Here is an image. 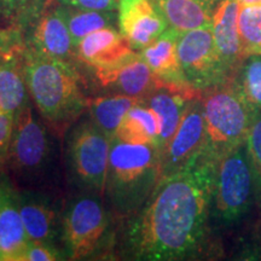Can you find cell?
Masks as SVG:
<instances>
[{
	"label": "cell",
	"mask_w": 261,
	"mask_h": 261,
	"mask_svg": "<svg viewBox=\"0 0 261 261\" xmlns=\"http://www.w3.org/2000/svg\"><path fill=\"white\" fill-rule=\"evenodd\" d=\"M138 102L136 98L121 93L98 97L89 102L91 121L113 139L126 114Z\"/></svg>",
	"instance_id": "603a6c76"
},
{
	"label": "cell",
	"mask_w": 261,
	"mask_h": 261,
	"mask_svg": "<svg viewBox=\"0 0 261 261\" xmlns=\"http://www.w3.org/2000/svg\"><path fill=\"white\" fill-rule=\"evenodd\" d=\"M238 34L244 57L261 55V5H240Z\"/></svg>",
	"instance_id": "484cf974"
},
{
	"label": "cell",
	"mask_w": 261,
	"mask_h": 261,
	"mask_svg": "<svg viewBox=\"0 0 261 261\" xmlns=\"http://www.w3.org/2000/svg\"><path fill=\"white\" fill-rule=\"evenodd\" d=\"M169 27L184 33L212 27L214 4L208 0H152Z\"/></svg>",
	"instance_id": "d6986e66"
},
{
	"label": "cell",
	"mask_w": 261,
	"mask_h": 261,
	"mask_svg": "<svg viewBox=\"0 0 261 261\" xmlns=\"http://www.w3.org/2000/svg\"><path fill=\"white\" fill-rule=\"evenodd\" d=\"M246 148L253 168L255 191L261 196V114L253 117L246 138Z\"/></svg>",
	"instance_id": "83f0119b"
},
{
	"label": "cell",
	"mask_w": 261,
	"mask_h": 261,
	"mask_svg": "<svg viewBox=\"0 0 261 261\" xmlns=\"http://www.w3.org/2000/svg\"><path fill=\"white\" fill-rule=\"evenodd\" d=\"M63 259L61 253L58 252L51 243L32 242L29 241L27 249L24 252L23 261H56Z\"/></svg>",
	"instance_id": "4dcf8cb0"
},
{
	"label": "cell",
	"mask_w": 261,
	"mask_h": 261,
	"mask_svg": "<svg viewBox=\"0 0 261 261\" xmlns=\"http://www.w3.org/2000/svg\"><path fill=\"white\" fill-rule=\"evenodd\" d=\"M96 76L104 87H113L121 94L136 98L139 102L159 87L155 74L139 52H136L119 67Z\"/></svg>",
	"instance_id": "e0dca14e"
},
{
	"label": "cell",
	"mask_w": 261,
	"mask_h": 261,
	"mask_svg": "<svg viewBox=\"0 0 261 261\" xmlns=\"http://www.w3.org/2000/svg\"><path fill=\"white\" fill-rule=\"evenodd\" d=\"M218 159L204 150L180 171L161 178L129 225L137 260H181L198 252L207 233Z\"/></svg>",
	"instance_id": "6da1fadb"
},
{
	"label": "cell",
	"mask_w": 261,
	"mask_h": 261,
	"mask_svg": "<svg viewBox=\"0 0 261 261\" xmlns=\"http://www.w3.org/2000/svg\"><path fill=\"white\" fill-rule=\"evenodd\" d=\"M112 140L92 121L77 126L70 138L69 160L75 177L99 194L106 192Z\"/></svg>",
	"instance_id": "52a82bcc"
},
{
	"label": "cell",
	"mask_w": 261,
	"mask_h": 261,
	"mask_svg": "<svg viewBox=\"0 0 261 261\" xmlns=\"http://www.w3.org/2000/svg\"><path fill=\"white\" fill-rule=\"evenodd\" d=\"M19 212L25 233L32 242L52 243L56 232V213L50 205L34 197L18 194Z\"/></svg>",
	"instance_id": "7402d4cb"
},
{
	"label": "cell",
	"mask_w": 261,
	"mask_h": 261,
	"mask_svg": "<svg viewBox=\"0 0 261 261\" xmlns=\"http://www.w3.org/2000/svg\"><path fill=\"white\" fill-rule=\"evenodd\" d=\"M108 227L102 203L93 197H81L67 211L63 221L64 241L70 259L80 260L96 249Z\"/></svg>",
	"instance_id": "ba28073f"
},
{
	"label": "cell",
	"mask_w": 261,
	"mask_h": 261,
	"mask_svg": "<svg viewBox=\"0 0 261 261\" xmlns=\"http://www.w3.org/2000/svg\"><path fill=\"white\" fill-rule=\"evenodd\" d=\"M58 6L69 29L75 47L91 33L107 27H113L114 23L117 22V14L115 11L84 10L71 8V6L60 4V3H58Z\"/></svg>",
	"instance_id": "cb8c5ba5"
},
{
	"label": "cell",
	"mask_w": 261,
	"mask_h": 261,
	"mask_svg": "<svg viewBox=\"0 0 261 261\" xmlns=\"http://www.w3.org/2000/svg\"><path fill=\"white\" fill-rule=\"evenodd\" d=\"M180 32L168 27L160 37L148 46L142 48L139 52L152 73L159 81V86L171 87L181 91L191 96H202L201 92L195 90L188 80L180 68L178 57V39Z\"/></svg>",
	"instance_id": "7c38bea8"
},
{
	"label": "cell",
	"mask_w": 261,
	"mask_h": 261,
	"mask_svg": "<svg viewBox=\"0 0 261 261\" xmlns=\"http://www.w3.org/2000/svg\"><path fill=\"white\" fill-rule=\"evenodd\" d=\"M60 4L71 8L96 11H117L119 0H56Z\"/></svg>",
	"instance_id": "1f68e13d"
},
{
	"label": "cell",
	"mask_w": 261,
	"mask_h": 261,
	"mask_svg": "<svg viewBox=\"0 0 261 261\" xmlns=\"http://www.w3.org/2000/svg\"><path fill=\"white\" fill-rule=\"evenodd\" d=\"M51 0L37 17L28 46L64 62L73 63L76 52L70 32L60 11V6H48ZM74 64V63H73Z\"/></svg>",
	"instance_id": "9a60e30c"
},
{
	"label": "cell",
	"mask_w": 261,
	"mask_h": 261,
	"mask_svg": "<svg viewBox=\"0 0 261 261\" xmlns=\"http://www.w3.org/2000/svg\"><path fill=\"white\" fill-rule=\"evenodd\" d=\"M50 151L45 127L33 115L29 104L15 117L8 163L21 172H33L44 165Z\"/></svg>",
	"instance_id": "30bf717a"
},
{
	"label": "cell",
	"mask_w": 261,
	"mask_h": 261,
	"mask_svg": "<svg viewBox=\"0 0 261 261\" xmlns=\"http://www.w3.org/2000/svg\"><path fill=\"white\" fill-rule=\"evenodd\" d=\"M238 0H220L215 6L212 22L215 47L230 79H232L244 58L238 34Z\"/></svg>",
	"instance_id": "2e32d148"
},
{
	"label": "cell",
	"mask_w": 261,
	"mask_h": 261,
	"mask_svg": "<svg viewBox=\"0 0 261 261\" xmlns=\"http://www.w3.org/2000/svg\"><path fill=\"white\" fill-rule=\"evenodd\" d=\"M114 138L132 144H154L160 148L159 117L145 104L136 103L126 114Z\"/></svg>",
	"instance_id": "44dd1931"
},
{
	"label": "cell",
	"mask_w": 261,
	"mask_h": 261,
	"mask_svg": "<svg viewBox=\"0 0 261 261\" xmlns=\"http://www.w3.org/2000/svg\"><path fill=\"white\" fill-rule=\"evenodd\" d=\"M76 60L92 68L94 74L112 70L130 58L137 51L121 32L107 27L91 33L75 47Z\"/></svg>",
	"instance_id": "4fadbf2b"
},
{
	"label": "cell",
	"mask_w": 261,
	"mask_h": 261,
	"mask_svg": "<svg viewBox=\"0 0 261 261\" xmlns=\"http://www.w3.org/2000/svg\"><path fill=\"white\" fill-rule=\"evenodd\" d=\"M208 2H211V3H213V4H215V2H217V0H208Z\"/></svg>",
	"instance_id": "836d02e7"
},
{
	"label": "cell",
	"mask_w": 261,
	"mask_h": 261,
	"mask_svg": "<svg viewBox=\"0 0 261 261\" xmlns=\"http://www.w3.org/2000/svg\"><path fill=\"white\" fill-rule=\"evenodd\" d=\"M24 51L0 57V110L15 117L27 104Z\"/></svg>",
	"instance_id": "ffe728a7"
},
{
	"label": "cell",
	"mask_w": 261,
	"mask_h": 261,
	"mask_svg": "<svg viewBox=\"0 0 261 261\" xmlns=\"http://www.w3.org/2000/svg\"><path fill=\"white\" fill-rule=\"evenodd\" d=\"M240 5H261V0H238Z\"/></svg>",
	"instance_id": "d6a6232c"
},
{
	"label": "cell",
	"mask_w": 261,
	"mask_h": 261,
	"mask_svg": "<svg viewBox=\"0 0 261 261\" xmlns=\"http://www.w3.org/2000/svg\"><path fill=\"white\" fill-rule=\"evenodd\" d=\"M23 58L28 92L52 132L62 137L89 109L80 74L73 63L28 45Z\"/></svg>",
	"instance_id": "7a4b0ae2"
},
{
	"label": "cell",
	"mask_w": 261,
	"mask_h": 261,
	"mask_svg": "<svg viewBox=\"0 0 261 261\" xmlns=\"http://www.w3.org/2000/svg\"><path fill=\"white\" fill-rule=\"evenodd\" d=\"M161 150L154 144H132L114 138L106 192L120 214L136 213L160 180Z\"/></svg>",
	"instance_id": "3957f363"
},
{
	"label": "cell",
	"mask_w": 261,
	"mask_h": 261,
	"mask_svg": "<svg viewBox=\"0 0 261 261\" xmlns=\"http://www.w3.org/2000/svg\"><path fill=\"white\" fill-rule=\"evenodd\" d=\"M117 24L135 51L148 46L169 27L152 0H119Z\"/></svg>",
	"instance_id": "8fae6325"
},
{
	"label": "cell",
	"mask_w": 261,
	"mask_h": 261,
	"mask_svg": "<svg viewBox=\"0 0 261 261\" xmlns=\"http://www.w3.org/2000/svg\"><path fill=\"white\" fill-rule=\"evenodd\" d=\"M201 97V96H198ZM195 96L171 89V87L160 86L155 89L148 97L140 103L145 104L159 117L160 122V150L161 152L169 140L178 129L185 110Z\"/></svg>",
	"instance_id": "ac0fdd59"
},
{
	"label": "cell",
	"mask_w": 261,
	"mask_h": 261,
	"mask_svg": "<svg viewBox=\"0 0 261 261\" xmlns=\"http://www.w3.org/2000/svg\"><path fill=\"white\" fill-rule=\"evenodd\" d=\"M178 57L185 79L198 92L230 80L215 47L212 27L180 33Z\"/></svg>",
	"instance_id": "8992f818"
},
{
	"label": "cell",
	"mask_w": 261,
	"mask_h": 261,
	"mask_svg": "<svg viewBox=\"0 0 261 261\" xmlns=\"http://www.w3.org/2000/svg\"><path fill=\"white\" fill-rule=\"evenodd\" d=\"M27 48V42L23 38V32L19 25L0 29V57L23 52Z\"/></svg>",
	"instance_id": "f1b7e54d"
},
{
	"label": "cell",
	"mask_w": 261,
	"mask_h": 261,
	"mask_svg": "<svg viewBox=\"0 0 261 261\" xmlns=\"http://www.w3.org/2000/svg\"><path fill=\"white\" fill-rule=\"evenodd\" d=\"M202 107L207 135L205 151L219 159L246 142L253 115L233 79L202 93Z\"/></svg>",
	"instance_id": "277c9868"
},
{
	"label": "cell",
	"mask_w": 261,
	"mask_h": 261,
	"mask_svg": "<svg viewBox=\"0 0 261 261\" xmlns=\"http://www.w3.org/2000/svg\"><path fill=\"white\" fill-rule=\"evenodd\" d=\"M232 79L253 117L261 114V55L244 57Z\"/></svg>",
	"instance_id": "d4e9b609"
},
{
	"label": "cell",
	"mask_w": 261,
	"mask_h": 261,
	"mask_svg": "<svg viewBox=\"0 0 261 261\" xmlns=\"http://www.w3.org/2000/svg\"><path fill=\"white\" fill-rule=\"evenodd\" d=\"M28 242L17 191L0 174V261H23Z\"/></svg>",
	"instance_id": "5bb4252c"
},
{
	"label": "cell",
	"mask_w": 261,
	"mask_h": 261,
	"mask_svg": "<svg viewBox=\"0 0 261 261\" xmlns=\"http://www.w3.org/2000/svg\"><path fill=\"white\" fill-rule=\"evenodd\" d=\"M255 180L246 142L228 150L218 159L213 202L218 217L233 223L249 211Z\"/></svg>",
	"instance_id": "5b68a950"
},
{
	"label": "cell",
	"mask_w": 261,
	"mask_h": 261,
	"mask_svg": "<svg viewBox=\"0 0 261 261\" xmlns=\"http://www.w3.org/2000/svg\"><path fill=\"white\" fill-rule=\"evenodd\" d=\"M207 135L202 96L192 99L178 129L161 152L160 179L180 171L205 149Z\"/></svg>",
	"instance_id": "9c48e42d"
},
{
	"label": "cell",
	"mask_w": 261,
	"mask_h": 261,
	"mask_svg": "<svg viewBox=\"0 0 261 261\" xmlns=\"http://www.w3.org/2000/svg\"><path fill=\"white\" fill-rule=\"evenodd\" d=\"M14 126L15 116L0 110V169L4 168L8 163Z\"/></svg>",
	"instance_id": "f546056e"
},
{
	"label": "cell",
	"mask_w": 261,
	"mask_h": 261,
	"mask_svg": "<svg viewBox=\"0 0 261 261\" xmlns=\"http://www.w3.org/2000/svg\"><path fill=\"white\" fill-rule=\"evenodd\" d=\"M50 0H0V16L8 21L22 25L34 19Z\"/></svg>",
	"instance_id": "4316f807"
}]
</instances>
